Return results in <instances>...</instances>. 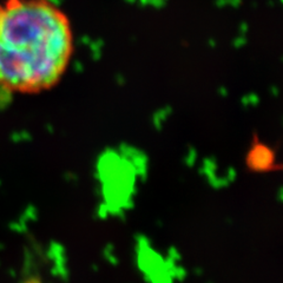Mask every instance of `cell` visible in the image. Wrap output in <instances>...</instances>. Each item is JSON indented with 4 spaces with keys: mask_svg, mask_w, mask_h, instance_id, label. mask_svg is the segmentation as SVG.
<instances>
[{
    "mask_svg": "<svg viewBox=\"0 0 283 283\" xmlns=\"http://www.w3.org/2000/svg\"><path fill=\"white\" fill-rule=\"evenodd\" d=\"M69 18L49 0L0 5V87L39 93L60 82L73 53Z\"/></svg>",
    "mask_w": 283,
    "mask_h": 283,
    "instance_id": "1",
    "label": "cell"
},
{
    "mask_svg": "<svg viewBox=\"0 0 283 283\" xmlns=\"http://www.w3.org/2000/svg\"><path fill=\"white\" fill-rule=\"evenodd\" d=\"M275 162L273 150L264 144L254 143L252 149L247 156V164L254 171H268L271 170Z\"/></svg>",
    "mask_w": 283,
    "mask_h": 283,
    "instance_id": "2",
    "label": "cell"
}]
</instances>
